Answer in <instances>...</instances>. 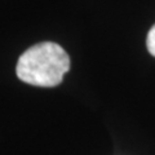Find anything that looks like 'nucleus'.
I'll return each mask as SVG.
<instances>
[{
  "label": "nucleus",
  "mask_w": 155,
  "mask_h": 155,
  "mask_svg": "<svg viewBox=\"0 0 155 155\" xmlns=\"http://www.w3.org/2000/svg\"><path fill=\"white\" fill-rule=\"evenodd\" d=\"M69 70V54L61 45L52 41H43L30 47L18 58L16 67L19 80L44 88L61 84Z\"/></svg>",
  "instance_id": "obj_1"
},
{
  "label": "nucleus",
  "mask_w": 155,
  "mask_h": 155,
  "mask_svg": "<svg viewBox=\"0 0 155 155\" xmlns=\"http://www.w3.org/2000/svg\"><path fill=\"white\" fill-rule=\"evenodd\" d=\"M146 47H147V51H149L150 54L155 57V25L150 28V31L147 34Z\"/></svg>",
  "instance_id": "obj_2"
}]
</instances>
